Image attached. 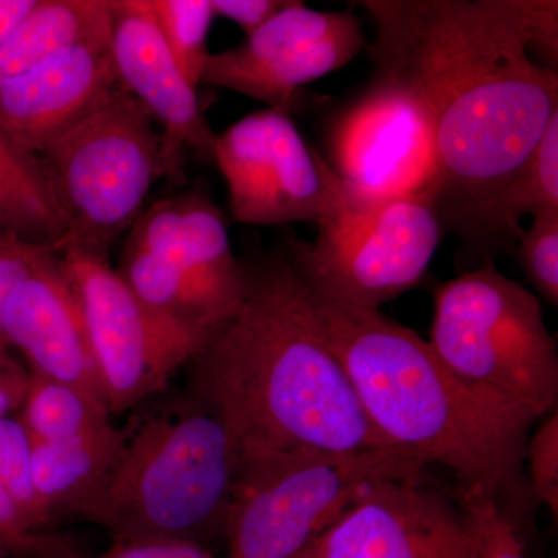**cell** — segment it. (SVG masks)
<instances>
[{
    "instance_id": "9c48e42d",
    "label": "cell",
    "mask_w": 558,
    "mask_h": 558,
    "mask_svg": "<svg viewBox=\"0 0 558 558\" xmlns=\"http://www.w3.org/2000/svg\"><path fill=\"white\" fill-rule=\"evenodd\" d=\"M60 259L110 414L134 409L160 392L208 339L150 311L108 259L76 253Z\"/></svg>"
},
{
    "instance_id": "52a82bcc",
    "label": "cell",
    "mask_w": 558,
    "mask_h": 558,
    "mask_svg": "<svg viewBox=\"0 0 558 558\" xmlns=\"http://www.w3.org/2000/svg\"><path fill=\"white\" fill-rule=\"evenodd\" d=\"M395 453L295 451L241 462L223 535L229 558H300L374 484L421 478Z\"/></svg>"
},
{
    "instance_id": "4fadbf2b",
    "label": "cell",
    "mask_w": 558,
    "mask_h": 558,
    "mask_svg": "<svg viewBox=\"0 0 558 558\" xmlns=\"http://www.w3.org/2000/svg\"><path fill=\"white\" fill-rule=\"evenodd\" d=\"M304 558H475L461 509L421 478L374 484Z\"/></svg>"
},
{
    "instance_id": "4dcf8cb0",
    "label": "cell",
    "mask_w": 558,
    "mask_h": 558,
    "mask_svg": "<svg viewBox=\"0 0 558 558\" xmlns=\"http://www.w3.org/2000/svg\"><path fill=\"white\" fill-rule=\"evenodd\" d=\"M31 371L10 354V348L0 343V417L21 410L27 395Z\"/></svg>"
},
{
    "instance_id": "e0dca14e",
    "label": "cell",
    "mask_w": 558,
    "mask_h": 558,
    "mask_svg": "<svg viewBox=\"0 0 558 558\" xmlns=\"http://www.w3.org/2000/svg\"><path fill=\"white\" fill-rule=\"evenodd\" d=\"M2 333L7 347L27 360L31 373L84 389L105 402L86 326L58 253L13 290Z\"/></svg>"
},
{
    "instance_id": "4316f807",
    "label": "cell",
    "mask_w": 558,
    "mask_h": 558,
    "mask_svg": "<svg viewBox=\"0 0 558 558\" xmlns=\"http://www.w3.org/2000/svg\"><path fill=\"white\" fill-rule=\"evenodd\" d=\"M524 458L531 473L532 492L558 515V416L557 410L542 418L539 427L527 438Z\"/></svg>"
},
{
    "instance_id": "2e32d148",
    "label": "cell",
    "mask_w": 558,
    "mask_h": 558,
    "mask_svg": "<svg viewBox=\"0 0 558 558\" xmlns=\"http://www.w3.org/2000/svg\"><path fill=\"white\" fill-rule=\"evenodd\" d=\"M117 87L109 32L69 47L0 86V134L39 156Z\"/></svg>"
},
{
    "instance_id": "44dd1931",
    "label": "cell",
    "mask_w": 558,
    "mask_h": 558,
    "mask_svg": "<svg viewBox=\"0 0 558 558\" xmlns=\"http://www.w3.org/2000/svg\"><path fill=\"white\" fill-rule=\"evenodd\" d=\"M102 400L62 381L31 373L21 421L39 442H62L95 435L112 427Z\"/></svg>"
},
{
    "instance_id": "277c9868",
    "label": "cell",
    "mask_w": 558,
    "mask_h": 558,
    "mask_svg": "<svg viewBox=\"0 0 558 558\" xmlns=\"http://www.w3.org/2000/svg\"><path fill=\"white\" fill-rule=\"evenodd\" d=\"M193 409L150 417L126 436L100 498L83 519L116 542L204 545L226 526L238 450L218 416Z\"/></svg>"
},
{
    "instance_id": "30bf717a",
    "label": "cell",
    "mask_w": 558,
    "mask_h": 558,
    "mask_svg": "<svg viewBox=\"0 0 558 558\" xmlns=\"http://www.w3.org/2000/svg\"><path fill=\"white\" fill-rule=\"evenodd\" d=\"M215 161L236 222H315L333 201V171L301 137L288 110L250 113L216 134Z\"/></svg>"
},
{
    "instance_id": "484cf974",
    "label": "cell",
    "mask_w": 558,
    "mask_h": 558,
    "mask_svg": "<svg viewBox=\"0 0 558 558\" xmlns=\"http://www.w3.org/2000/svg\"><path fill=\"white\" fill-rule=\"evenodd\" d=\"M527 281L553 306L558 304V211L534 216L515 245Z\"/></svg>"
},
{
    "instance_id": "8fae6325",
    "label": "cell",
    "mask_w": 558,
    "mask_h": 558,
    "mask_svg": "<svg viewBox=\"0 0 558 558\" xmlns=\"http://www.w3.org/2000/svg\"><path fill=\"white\" fill-rule=\"evenodd\" d=\"M365 47L351 11L312 10L290 0L240 46L209 53L202 84L290 112L301 87L343 68Z\"/></svg>"
},
{
    "instance_id": "8992f818",
    "label": "cell",
    "mask_w": 558,
    "mask_h": 558,
    "mask_svg": "<svg viewBox=\"0 0 558 558\" xmlns=\"http://www.w3.org/2000/svg\"><path fill=\"white\" fill-rule=\"evenodd\" d=\"M65 220L60 255L108 259L157 180L172 175L161 131L148 110L117 87L39 154Z\"/></svg>"
},
{
    "instance_id": "3957f363",
    "label": "cell",
    "mask_w": 558,
    "mask_h": 558,
    "mask_svg": "<svg viewBox=\"0 0 558 558\" xmlns=\"http://www.w3.org/2000/svg\"><path fill=\"white\" fill-rule=\"evenodd\" d=\"M301 282L312 325L347 371L385 449L422 469L442 465L464 490L498 501L519 483L531 417L462 380L413 330Z\"/></svg>"
},
{
    "instance_id": "9a60e30c",
    "label": "cell",
    "mask_w": 558,
    "mask_h": 558,
    "mask_svg": "<svg viewBox=\"0 0 558 558\" xmlns=\"http://www.w3.org/2000/svg\"><path fill=\"white\" fill-rule=\"evenodd\" d=\"M109 14L117 81L160 126L174 175H179L185 150L211 160L216 134L202 112L196 87L161 38L148 2L109 0Z\"/></svg>"
},
{
    "instance_id": "d6a6232c",
    "label": "cell",
    "mask_w": 558,
    "mask_h": 558,
    "mask_svg": "<svg viewBox=\"0 0 558 558\" xmlns=\"http://www.w3.org/2000/svg\"><path fill=\"white\" fill-rule=\"evenodd\" d=\"M22 557L20 550L11 546L9 542L0 538V558H16Z\"/></svg>"
},
{
    "instance_id": "cb8c5ba5",
    "label": "cell",
    "mask_w": 558,
    "mask_h": 558,
    "mask_svg": "<svg viewBox=\"0 0 558 558\" xmlns=\"http://www.w3.org/2000/svg\"><path fill=\"white\" fill-rule=\"evenodd\" d=\"M33 439L20 417H0V484L16 498L40 532L51 521L36 497L32 476Z\"/></svg>"
},
{
    "instance_id": "7c38bea8",
    "label": "cell",
    "mask_w": 558,
    "mask_h": 558,
    "mask_svg": "<svg viewBox=\"0 0 558 558\" xmlns=\"http://www.w3.org/2000/svg\"><path fill=\"white\" fill-rule=\"evenodd\" d=\"M329 160L341 186L365 201L425 194L436 174L435 145L409 92L376 75L329 126Z\"/></svg>"
},
{
    "instance_id": "5bb4252c",
    "label": "cell",
    "mask_w": 558,
    "mask_h": 558,
    "mask_svg": "<svg viewBox=\"0 0 558 558\" xmlns=\"http://www.w3.org/2000/svg\"><path fill=\"white\" fill-rule=\"evenodd\" d=\"M130 230L126 244L170 260L209 328H218L240 307L245 266L231 248L226 216L207 194L186 191L154 202Z\"/></svg>"
},
{
    "instance_id": "6da1fadb",
    "label": "cell",
    "mask_w": 558,
    "mask_h": 558,
    "mask_svg": "<svg viewBox=\"0 0 558 558\" xmlns=\"http://www.w3.org/2000/svg\"><path fill=\"white\" fill-rule=\"evenodd\" d=\"M376 75L409 92L435 145L444 231L484 260L517 245L502 202L558 110L556 0H366Z\"/></svg>"
},
{
    "instance_id": "83f0119b",
    "label": "cell",
    "mask_w": 558,
    "mask_h": 558,
    "mask_svg": "<svg viewBox=\"0 0 558 558\" xmlns=\"http://www.w3.org/2000/svg\"><path fill=\"white\" fill-rule=\"evenodd\" d=\"M53 253H57L53 248L33 244L16 234L0 230V343H5L2 318L11 293Z\"/></svg>"
},
{
    "instance_id": "f546056e",
    "label": "cell",
    "mask_w": 558,
    "mask_h": 558,
    "mask_svg": "<svg viewBox=\"0 0 558 558\" xmlns=\"http://www.w3.org/2000/svg\"><path fill=\"white\" fill-rule=\"evenodd\" d=\"M290 0H211L216 17L236 24L245 38L258 32L279 11L289 5Z\"/></svg>"
},
{
    "instance_id": "ac0fdd59",
    "label": "cell",
    "mask_w": 558,
    "mask_h": 558,
    "mask_svg": "<svg viewBox=\"0 0 558 558\" xmlns=\"http://www.w3.org/2000/svg\"><path fill=\"white\" fill-rule=\"evenodd\" d=\"M126 436L112 425L62 442L33 440V487L51 523L60 517L83 519L108 486Z\"/></svg>"
},
{
    "instance_id": "ffe728a7",
    "label": "cell",
    "mask_w": 558,
    "mask_h": 558,
    "mask_svg": "<svg viewBox=\"0 0 558 558\" xmlns=\"http://www.w3.org/2000/svg\"><path fill=\"white\" fill-rule=\"evenodd\" d=\"M0 230L60 255L68 230L39 157L0 134Z\"/></svg>"
},
{
    "instance_id": "f1b7e54d",
    "label": "cell",
    "mask_w": 558,
    "mask_h": 558,
    "mask_svg": "<svg viewBox=\"0 0 558 558\" xmlns=\"http://www.w3.org/2000/svg\"><path fill=\"white\" fill-rule=\"evenodd\" d=\"M76 558H216L205 546L167 539H134L116 542L112 548L95 557Z\"/></svg>"
},
{
    "instance_id": "ba28073f",
    "label": "cell",
    "mask_w": 558,
    "mask_h": 558,
    "mask_svg": "<svg viewBox=\"0 0 558 558\" xmlns=\"http://www.w3.org/2000/svg\"><path fill=\"white\" fill-rule=\"evenodd\" d=\"M317 226L312 244L290 245L289 263L319 295L373 312L416 288L446 233L428 193L359 199L336 174Z\"/></svg>"
},
{
    "instance_id": "1f68e13d",
    "label": "cell",
    "mask_w": 558,
    "mask_h": 558,
    "mask_svg": "<svg viewBox=\"0 0 558 558\" xmlns=\"http://www.w3.org/2000/svg\"><path fill=\"white\" fill-rule=\"evenodd\" d=\"M36 3L38 0H0V44L28 16Z\"/></svg>"
},
{
    "instance_id": "d4e9b609",
    "label": "cell",
    "mask_w": 558,
    "mask_h": 558,
    "mask_svg": "<svg viewBox=\"0 0 558 558\" xmlns=\"http://www.w3.org/2000/svg\"><path fill=\"white\" fill-rule=\"evenodd\" d=\"M461 510L472 535L475 558H526L515 527L497 498L462 490Z\"/></svg>"
},
{
    "instance_id": "7a4b0ae2",
    "label": "cell",
    "mask_w": 558,
    "mask_h": 558,
    "mask_svg": "<svg viewBox=\"0 0 558 558\" xmlns=\"http://www.w3.org/2000/svg\"><path fill=\"white\" fill-rule=\"evenodd\" d=\"M245 275L240 307L183 368L193 402L229 429L238 465L295 451L392 453L374 435L347 371L312 325L303 282L288 256L247 264Z\"/></svg>"
},
{
    "instance_id": "836d02e7",
    "label": "cell",
    "mask_w": 558,
    "mask_h": 558,
    "mask_svg": "<svg viewBox=\"0 0 558 558\" xmlns=\"http://www.w3.org/2000/svg\"><path fill=\"white\" fill-rule=\"evenodd\" d=\"M300 558H304V557H300Z\"/></svg>"
},
{
    "instance_id": "603a6c76",
    "label": "cell",
    "mask_w": 558,
    "mask_h": 558,
    "mask_svg": "<svg viewBox=\"0 0 558 558\" xmlns=\"http://www.w3.org/2000/svg\"><path fill=\"white\" fill-rule=\"evenodd\" d=\"M558 211V110L502 202V219L519 241L526 215Z\"/></svg>"
},
{
    "instance_id": "5b68a950",
    "label": "cell",
    "mask_w": 558,
    "mask_h": 558,
    "mask_svg": "<svg viewBox=\"0 0 558 558\" xmlns=\"http://www.w3.org/2000/svg\"><path fill=\"white\" fill-rule=\"evenodd\" d=\"M428 343L462 380L532 421L557 410V343L542 303L494 260L439 286Z\"/></svg>"
},
{
    "instance_id": "d6986e66",
    "label": "cell",
    "mask_w": 558,
    "mask_h": 558,
    "mask_svg": "<svg viewBox=\"0 0 558 558\" xmlns=\"http://www.w3.org/2000/svg\"><path fill=\"white\" fill-rule=\"evenodd\" d=\"M109 32V0H38L0 44V86L60 51Z\"/></svg>"
},
{
    "instance_id": "7402d4cb",
    "label": "cell",
    "mask_w": 558,
    "mask_h": 558,
    "mask_svg": "<svg viewBox=\"0 0 558 558\" xmlns=\"http://www.w3.org/2000/svg\"><path fill=\"white\" fill-rule=\"evenodd\" d=\"M161 38L186 80L199 87L207 65L208 35L215 21L211 0H146Z\"/></svg>"
}]
</instances>
